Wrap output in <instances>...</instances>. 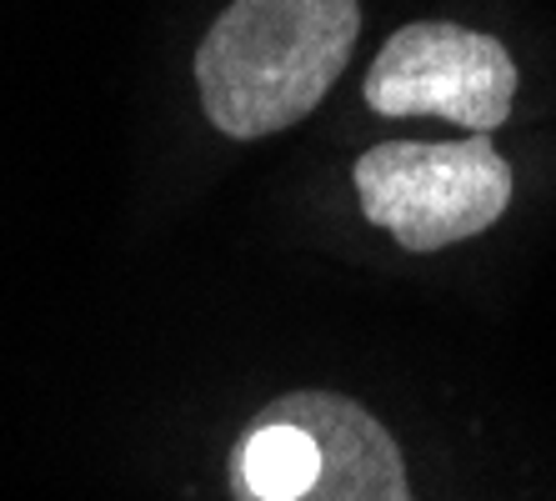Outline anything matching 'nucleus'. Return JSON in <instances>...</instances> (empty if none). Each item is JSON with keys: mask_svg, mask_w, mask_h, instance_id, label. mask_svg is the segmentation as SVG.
I'll use <instances>...</instances> for the list:
<instances>
[{"mask_svg": "<svg viewBox=\"0 0 556 501\" xmlns=\"http://www.w3.org/2000/svg\"><path fill=\"white\" fill-rule=\"evenodd\" d=\"M271 412L301 422L321 451L316 476L296 501H412L402 451L366 406L337 391H286Z\"/></svg>", "mask_w": 556, "mask_h": 501, "instance_id": "20e7f679", "label": "nucleus"}, {"mask_svg": "<svg viewBox=\"0 0 556 501\" xmlns=\"http://www.w3.org/2000/svg\"><path fill=\"white\" fill-rule=\"evenodd\" d=\"M316 462L321 451L306 426L266 406L231 456V491L236 501H296L311 487Z\"/></svg>", "mask_w": 556, "mask_h": 501, "instance_id": "39448f33", "label": "nucleus"}, {"mask_svg": "<svg viewBox=\"0 0 556 501\" xmlns=\"http://www.w3.org/2000/svg\"><path fill=\"white\" fill-rule=\"evenodd\" d=\"M517 101V65L496 36L416 21L381 46L366 71V105L376 116H446L466 130L502 126Z\"/></svg>", "mask_w": 556, "mask_h": 501, "instance_id": "7ed1b4c3", "label": "nucleus"}, {"mask_svg": "<svg viewBox=\"0 0 556 501\" xmlns=\"http://www.w3.org/2000/svg\"><path fill=\"white\" fill-rule=\"evenodd\" d=\"M362 36L356 0H231L195 51L216 130L256 141L316 111Z\"/></svg>", "mask_w": 556, "mask_h": 501, "instance_id": "f257e3e1", "label": "nucleus"}, {"mask_svg": "<svg viewBox=\"0 0 556 501\" xmlns=\"http://www.w3.org/2000/svg\"><path fill=\"white\" fill-rule=\"evenodd\" d=\"M366 221L406 251H441L486 231L511 201V166L481 130L471 141H387L351 171Z\"/></svg>", "mask_w": 556, "mask_h": 501, "instance_id": "f03ea898", "label": "nucleus"}]
</instances>
